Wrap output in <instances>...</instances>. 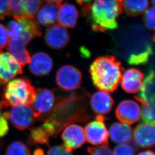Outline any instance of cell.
<instances>
[{"mask_svg": "<svg viewBox=\"0 0 155 155\" xmlns=\"http://www.w3.org/2000/svg\"><path fill=\"white\" fill-rule=\"evenodd\" d=\"M62 139L66 149L72 153L73 150L81 148L85 143L84 130L78 124H70L63 131Z\"/></svg>", "mask_w": 155, "mask_h": 155, "instance_id": "8fae6325", "label": "cell"}, {"mask_svg": "<svg viewBox=\"0 0 155 155\" xmlns=\"http://www.w3.org/2000/svg\"><path fill=\"white\" fill-rule=\"evenodd\" d=\"M27 44L20 40L9 38L7 44L8 51L22 65L29 64L30 61L29 53L26 48Z\"/></svg>", "mask_w": 155, "mask_h": 155, "instance_id": "ffe728a7", "label": "cell"}, {"mask_svg": "<svg viewBox=\"0 0 155 155\" xmlns=\"http://www.w3.org/2000/svg\"><path fill=\"white\" fill-rule=\"evenodd\" d=\"M10 0H0V19H4L10 14Z\"/></svg>", "mask_w": 155, "mask_h": 155, "instance_id": "1f68e13d", "label": "cell"}, {"mask_svg": "<svg viewBox=\"0 0 155 155\" xmlns=\"http://www.w3.org/2000/svg\"><path fill=\"white\" fill-rule=\"evenodd\" d=\"M25 16L35 17L43 4V0H22Z\"/></svg>", "mask_w": 155, "mask_h": 155, "instance_id": "484cf974", "label": "cell"}, {"mask_svg": "<svg viewBox=\"0 0 155 155\" xmlns=\"http://www.w3.org/2000/svg\"><path fill=\"white\" fill-rule=\"evenodd\" d=\"M49 142L48 135L41 127L31 130L28 139V143L30 145L40 144L48 146Z\"/></svg>", "mask_w": 155, "mask_h": 155, "instance_id": "603a6c76", "label": "cell"}, {"mask_svg": "<svg viewBox=\"0 0 155 155\" xmlns=\"http://www.w3.org/2000/svg\"><path fill=\"white\" fill-rule=\"evenodd\" d=\"M155 131L152 123H140L133 131L134 141L138 147L143 149L153 148L155 145Z\"/></svg>", "mask_w": 155, "mask_h": 155, "instance_id": "7c38bea8", "label": "cell"}, {"mask_svg": "<svg viewBox=\"0 0 155 155\" xmlns=\"http://www.w3.org/2000/svg\"><path fill=\"white\" fill-rule=\"evenodd\" d=\"M9 113L12 124L20 130L29 129L37 119L31 105L13 106Z\"/></svg>", "mask_w": 155, "mask_h": 155, "instance_id": "8992f818", "label": "cell"}, {"mask_svg": "<svg viewBox=\"0 0 155 155\" xmlns=\"http://www.w3.org/2000/svg\"><path fill=\"white\" fill-rule=\"evenodd\" d=\"M45 40L51 48L58 50L65 47L69 41L68 30L60 24H55L47 30Z\"/></svg>", "mask_w": 155, "mask_h": 155, "instance_id": "4fadbf2b", "label": "cell"}, {"mask_svg": "<svg viewBox=\"0 0 155 155\" xmlns=\"http://www.w3.org/2000/svg\"><path fill=\"white\" fill-rule=\"evenodd\" d=\"M122 1L94 0L92 4L82 6V12L89 15L94 31L104 32L117 28V19L123 11Z\"/></svg>", "mask_w": 155, "mask_h": 155, "instance_id": "6da1fadb", "label": "cell"}, {"mask_svg": "<svg viewBox=\"0 0 155 155\" xmlns=\"http://www.w3.org/2000/svg\"><path fill=\"white\" fill-rule=\"evenodd\" d=\"M132 145L129 143H120L114 148V155H134L138 146L134 141H132Z\"/></svg>", "mask_w": 155, "mask_h": 155, "instance_id": "f1b7e54d", "label": "cell"}, {"mask_svg": "<svg viewBox=\"0 0 155 155\" xmlns=\"http://www.w3.org/2000/svg\"><path fill=\"white\" fill-rule=\"evenodd\" d=\"M7 106L4 101H0V138L5 136L9 131L8 120L9 119V113L3 111V109Z\"/></svg>", "mask_w": 155, "mask_h": 155, "instance_id": "4316f807", "label": "cell"}, {"mask_svg": "<svg viewBox=\"0 0 155 155\" xmlns=\"http://www.w3.org/2000/svg\"><path fill=\"white\" fill-rule=\"evenodd\" d=\"M100 145L99 146L88 148V152L94 155H113V151L110 149L108 143Z\"/></svg>", "mask_w": 155, "mask_h": 155, "instance_id": "4dcf8cb0", "label": "cell"}, {"mask_svg": "<svg viewBox=\"0 0 155 155\" xmlns=\"http://www.w3.org/2000/svg\"><path fill=\"white\" fill-rule=\"evenodd\" d=\"M53 66L52 59L46 53H36L30 59V70L32 74L36 76H45L48 74L52 70Z\"/></svg>", "mask_w": 155, "mask_h": 155, "instance_id": "5bb4252c", "label": "cell"}, {"mask_svg": "<svg viewBox=\"0 0 155 155\" xmlns=\"http://www.w3.org/2000/svg\"><path fill=\"white\" fill-rule=\"evenodd\" d=\"M94 0H76L78 4L81 6H86L91 4Z\"/></svg>", "mask_w": 155, "mask_h": 155, "instance_id": "e575fe53", "label": "cell"}, {"mask_svg": "<svg viewBox=\"0 0 155 155\" xmlns=\"http://www.w3.org/2000/svg\"><path fill=\"white\" fill-rule=\"evenodd\" d=\"M124 71L121 62L111 55L98 57L89 68L94 85L101 91L110 92L119 86Z\"/></svg>", "mask_w": 155, "mask_h": 155, "instance_id": "7a4b0ae2", "label": "cell"}, {"mask_svg": "<svg viewBox=\"0 0 155 155\" xmlns=\"http://www.w3.org/2000/svg\"><path fill=\"white\" fill-rule=\"evenodd\" d=\"M109 136L116 143H130L133 138V130L129 124L115 123L110 128Z\"/></svg>", "mask_w": 155, "mask_h": 155, "instance_id": "d6986e66", "label": "cell"}, {"mask_svg": "<svg viewBox=\"0 0 155 155\" xmlns=\"http://www.w3.org/2000/svg\"><path fill=\"white\" fill-rule=\"evenodd\" d=\"M7 155H30L29 149L25 143L19 141L14 142L11 143L7 151Z\"/></svg>", "mask_w": 155, "mask_h": 155, "instance_id": "83f0119b", "label": "cell"}, {"mask_svg": "<svg viewBox=\"0 0 155 155\" xmlns=\"http://www.w3.org/2000/svg\"><path fill=\"white\" fill-rule=\"evenodd\" d=\"M34 154L36 155H42V154H44V153L43 152V150H42L38 149L36 150L34 152Z\"/></svg>", "mask_w": 155, "mask_h": 155, "instance_id": "74e56055", "label": "cell"}, {"mask_svg": "<svg viewBox=\"0 0 155 155\" xmlns=\"http://www.w3.org/2000/svg\"><path fill=\"white\" fill-rule=\"evenodd\" d=\"M135 97L142 104L140 111L143 120L155 124V103H148L140 100L137 97Z\"/></svg>", "mask_w": 155, "mask_h": 155, "instance_id": "cb8c5ba5", "label": "cell"}, {"mask_svg": "<svg viewBox=\"0 0 155 155\" xmlns=\"http://www.w3.org/2000/svg\"><path fill=\"white\" fill-rule=\"evenodd\" d=\"M47 2H53V3H58V4H60L62 2L63 0H45Z\"/></svg>", "mask_w": 155, "mask_h": 155, "instance_id": "8d00e7d4", "label": "cell"}, {"mask_svg": "<svg viewBox=\"0 0 155 155\" xmlns=\"http://www.w3.org/2000/svg\"><path fill=\"white\" fill-rule=\"evenodd\" d=\"M7 29L9 38L20 40L27 45L34 38L42 35L39 24L34 17L15 18L9 22Z\"/></svg>", "mask_w": 155, "mask_h": 155, "instance_id": "277c9868", "label": "cell"}, {"mask_svg": "<svg viewBox=\"0 0 155 155\" xmlns=\"http://www.w3.org/2000/svg\"><path fill=\"white\" fill-rule=\"evenodd\" d=\"M78 13L73 5L68 3L60 4L58 11L57 21L65 28H73L78 23Z\"/></svg>", "mask_w": 155, "mask_h": 155, "instance_id": "ac0fdd59", "label": "cell"}, {"mask_svg": "<svg viewBox=\"0 0 155 155\" xmlns=\"http://www.w3.org/2000/svg\"><path fill=\"white\" fill-rule=\"evenodd\" d=\"M104 115L98 114L95 120L87 124L85 129V139L93 145H100L108 143L109 133L104 124Z\"/></svg>", "mask_w": 155, "mask_h": 155, "instance_id": "52a82bcc", "label": "cell"}, {"mask_svg": "<svg viewBox=\"0 0 155 155\" xmlns=\"http://www.w3.org/2000/svg\"><path fill=\"white\" fill-rule=\"evenodd\" d=\"M48 155H72V153L70 152L66 149L64 145L56 146L50 148L48 152Z\"/></svg>", "mask_w": 155, "mask_h": 155, "instance_id": "836d02e7", "label": "cell"}, {"mask_svg": "<svg viewBox=\"0 0 155 155\" xmlns=\"http://www.w3.org/2000/svg\"><path fill=\"white\" fill-rule=\"evenodd\" d=\"M91 107L97 114H106L110 113L114 101L108 92L101 91L95 92L91 97Z\"/></svg>", "mask_w": 155, "mask_h": 155, "instance_id": "2e32d148", "label": "cell"}, {"mask_svg": "<svg viewBox=\"0 0 155 155\" xmlns=\"http://www.w3.org/2000/svg\"><path fill=\"white\" fill-rule=\"evenodd\" d=\"M55 102V97L51 91L46 88L37 89L35 98L31 104L37 118L50 113L54 107Z\"/></svg>", "mask_w": 155, "mask_h": 155, "instance_id": "9c48e42d", "label": "cell"}, {"mask_svg": "<svg viewBox=\"0 0 155 155\" xmlns=\"http://www.w3.org/2000/svg\"><path fill=\"white\" fill-rule=\"evenodd\" d=\"M61 4V3H60ZM60 4L47 2L41 6L37 13V20L44 27L52 26L57 22L58 11Z\"/></svg>", "mask_w": 155, "mask_h": 155, "instance_id": "e0dca14e", "label": "cell"}, {"mask_svg": "<svg viewBox=\"0 0 155 155\" xmlns=\"http://www.w3.org/2000/svg\"><path fill=\"white\" fill-rule=\"evenodd\" d=\"M138 155H155V153H154V152H153L152 151L148 150V151H144V152L140 153L138 154Z\"/></svg>", "mask_w": 155, "mask_h": 155, "instance_id": "d590c367", "label": "cell"}, {"mask_svg": "<svg viewBox=\"0 0 155 155\" xmlns=\"http://www.w3.org/2000/svg\"><path fill=\"white\" fill-rule=\"evenodd\" d=\"M116 117L121 123L132 124L138 122L141 117L139 104L132 100H125L119 104L116 110Z\"/></svg>", "mask_w": 155, "mask_h": 155, "instance_id": "30bf717a", "label": "cell"}, {"mask_svg": "<svg viewBox=\"0 0 155 155\" xmlns=\"http://www.w3.org/2000/svg\"><path fill=\"white\" fill-rule=\"evenodd\" d=\"M152 53V48L150 46L143 52L137 54H132L128 59L127 61L131 65L143 64L147 63L150 56Z\"/></svg>", "mask_w": 155, "mask_h": 155, "instance_id": "d4e9b609", "label": "cell"}, {"mask_svg": "<svg viewBox=\"0 0 155 155\" xmlns=\"http://www.w3.org/2000/svg\"><path fill=\"white\" fill-rule=\"evenodd\" d=\"M140 91L138 98L148 103H155V74L153 70L148 73Z\"/></svg>", "mask_w": 155, "mask_h": 155, "instance_id": "44dd1931", "label": "cell"}, {"mask_svg": "<svg viewBox=\"0 0 155 155\" xmlns=\"http://www.w3.org/2000/svg\"><path fill=\"white\" fill-rule=\"evenodd\" d=\"M9 40L7 29L0 24V49L4 48L7 45Z\"/></svg>", "mask_w": 155, "mask_h": 155, "instance_id": "d6a6232c", "label": "cell"}, {"mask_svg": "<svg viewBox=\"0 0 155 155\" xmlns=\"http://www.w3.org/2000/svg\"><path fill=\"white\" fill-rule=\"evenodd\" d=\"M152 1V3L153 5L154 6L155 5V0H151Z\"/></svg>", "mask_w": 155, "mask_h": 155, "instance_id": "f35d334b", "label": "cell"}, {"mask_svg": "<svg viewBox=\"0 0 155 155\" xmlns=\"http://www.w3.org/2000/svg\"><path fill=\"white\" fill-rule=\"evenodd\" d=\"M144 75L140 70L135 68L124 72L121 77L123 89L129 94H135L140 90L143 83Z\"/></svg>", "mask_w": 155, "mask_h": 155, "instance_id": "9a60e30c", "label": "cell"}, {"mask_svg": "<svg viewBox=\"0 0 155 155\" xmlns=\"http://www.w3.org/2000/svg\"><path fill=\"white\" fill-rule=\"evenodd\" d=\"M123 9L131 16L137 17L145 12L149 6V0H123Z\"/></svg>", "mask_w": 155, "mask_h": 155, "instance_id": "7402d4cb", "label": "cell"}, {"mask_svg": "<svg viewBox=\"0 0 155 155\" xmlns=\"http://www.w3.org/2000/svg\"><path fill=\"white\" fill-rule=\"evenodd\" d=\"M23 72L22 65L10 53L0 50V83H7Z\"/></svg>", "mask_w": 155, "mask_h": 155, "instance_id": "ba28073f", "label": "cell"}, {"mask_svg": "<svg viewBox=\"0 0 155 155\" xmlns=\"http://www.w3.org/2000/svg\"><path fill=\"white\" fill-rule=\"evenodd\" d=\"M155 8L154 6L147 9L143 13V23L150 30L155 29Z\"/></svg>", "mask_w": 155, "mask_h": 155, "instance_id": "f546056e", "label": "cell"}, {"mask_svg": "<svg viewBox=\"0 0 155 155\" xmlns=\"http://www.w3.org/2000/svg\"><path fill=\"white\" fill-rule=\"evenodd\" d=\"M36 89L30 81L24 77L9 81L3 88V97L8 105H31Z\"/></svg>", "mask_w": 155, "mask_h": 155, "instance_id": "3957f363", "label": "cell"}, {"mask_svg": "<svg viewBox=\"0 0 155 155\" xmlns=\"http://www.w3.org/2000/svg\"><path fill=\"white\" fill-rule=\"evenodd\" d=\"M82 74L78 68L69 65L62 66L56 75V82L63 91H73L81 86Z\"/></svg>", "mask_w": 155, "mask_h": 155, "instance_id": "5b68a950", "label": "cell"}]
</instances>
